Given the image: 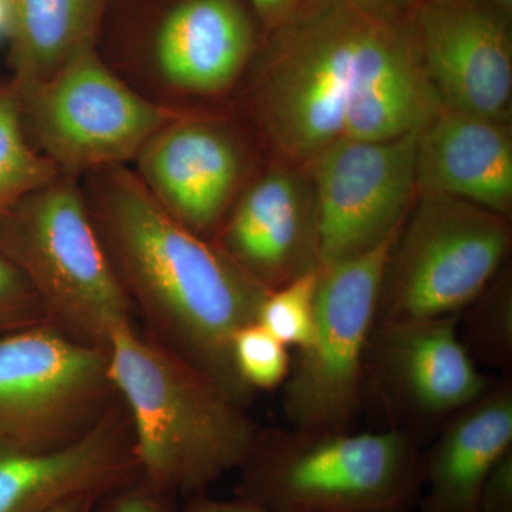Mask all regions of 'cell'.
Segmentation results:
<instances>
[{
    "mask_svg": "<svg viewBox=\"0 0 512 512\" xmlns=\"http://www.w3.org/2000/svg\"><path fill=\"white\" fill-rule=\"evenodd\" d=\"M441 110L394 0H309L276 26L255 87L259 126L295 163L417 133Z\"/></svg>",
    "mask_w": 512,
    "mask_h": 512,
    "instance_id": "cell-1",
    "label": "cell"
},
{
    "mask_svg": "<svg viewBox=\"0 0 512 512\" xmlns=\"http://www.w3.org/2000/svg\"><path fill=\"white\" fill-rule=\"evenodd\" d=\"M90 212L111 264L151 335L239 404L251 390L235 369V335L266 295L215 242L184 227L124 165L90 173Z\"/></svg>",
    "mask_w": 512,
    "mask_h": 512,
    "instance_id": "cell-2",
    "label": "cell"
},
{
    "mask_svg": "<svg viewBox=\"0 0 512 512\" xmlns=\"http://www.w3.org/2000/svg\"><path fill=\"white\" fill-rule=\"evenodd\" d=\"M107 356L147 483L192 495L239 470L259 429L220 384L134 325L113 332Z\"/></svg>",
    "mask_w": 512,
    "mask_h": 512,
    "instance_id": "cell-3",
    "label": "cell"
},
{
    "mask_svg": "<svg viewBox=\"0 0 512 512\" xmlns=\"http://www.w3.org/2000/svg\"><path fill=\"white\" fill-rule=\"evenodd\" d=\"M421 443L397 429L259 430L237 497L274 512L409 511L423 488Z\"/></svg>",
    "mask_w": 512,
    "mask_h": 512,
    "instance_id": "cell-4",
    "label": "cell"
},
{
    "mask_svg": "<svg viewBox=\"0 0 512 512\" xmlns=\"http://www.w3.org/2000/svg\"><path fill=\"white\" fill-rule=\"evenodd\" d=\"M0 251L18 266L47 323L107 350L133 325V303L111 264L76 178L59 174L0 215Z\"/></svg>",
    "mask_w": 512,
    "mask_h": 512,
    "instance_id": "cell-5",
    "label": "cell"
},
{
    "mask_svg": "<svg viewBox=\"0 0 512 512\" xmlns=\"http://www.w3.org/2000/svg\"><path fill=\"white\" fill-rule=\"evenodd\" d=\"M384 269L376 323L457 316L503 269L505 215L440 194L410 208Z\"/></svg>",
    "mask_w": 512,
    "mask_h": 512,
    "instance_id": "cell-6",
    "label": "cell"
},
{
    "mask_svg": "<svg viewBox=\"0 0 512 512\" xmlns=\"http://www.w3.org/2000/svg\"><path fill=\"white\" fill-rule=\"evenodd\" d=\"M397 234L366 254L319 266L312 340L298 350L284 384L289 426L350 430L365 407L367 348Z\"/></svg>",
    "mask_w": 512,
    "mask_h": 512,
    "instance_id": "cell-7",
    "label": "cell"
},
{
    "mask_svg": "<svg viewBox=\"0 0 512 512\" xmlns=\"http://www.w3.org/2000/svg\"><path fill=\"white\" fill-rule=\"evenodd\" d=\"M18 94L29 140L73 178L133 160L154 134L183 116L130 89L96 49Z\"/></svg>",
    "mask_w": 512,
    "mask_h": 512,
    "instance_id": "cell-8",
    "label": "cell"
},
{
    "mask_svg": "<svg viewBox=\"0 0 512 512\" xmlns=\"http://www.w3.org/2000/svg\"><path fill=\"white\" fill-rule=\"evenodd\" d=\"M117 397L106 349L49 323L0 336V446L47 450L72 443Z\"/></svg>",
    "mask_w": 512,
    "mask_h": 512,
    "instance_id": "cell-9",
    "label": "cell"
},
{
    "mask_svg": "<svg viewBox=\"0 0 512 512\" xmlns=\"http://www.w3.org/2000/svg\"><path fill=\"white\" fill-rule=\"evenodd\" d=\"M457 316L376 323L367 348L365 404L420 443L491 383L461 343Z\"/></svg>",
    "mask_w": 512,
    "mask_h": 512,
    "instance_id": "cell-10",
    "label": "cell"
},
{
    "mask_svg": "<svg viewBox=\"0 0 512 512\" xmlns=\"http://www.w3.org/2000/svg\"><path fill=\"white\" fill-rule=\"evenodd\" d=\"M417 134L339 141L312 161L320 268L366 254L400 231L417 190Z\"/></svg>",
    "mask_w": 512,
    "mask_h": 512,
    "instance_id": "cell-11",
    "label": "cell"
},
{
    "mask_svg": "<svg viewBox=\"0 0 512 512\" xmlns=\"http://www.w3.org/2000/svg\"><path fill=\"white\" fill-rule=\"evenodd\" d=\"M409 19L421 69L443 109L507 120L512 46L500 10L484 0H419Z\"/></svg>",
    "mask_w": 512,
    "mask_h": 512,
    "instance_id": "cell-12",
    "label": "cell"
},
{
    "mask_svg": "<svg viewBox=\"0 0 512 512\" xmlns=\"http://www.w3.org/2000/svg\"><path fill=\"white\" fill-rule=\"evenodd\" d=\"M138 178L171 215L201 237L220 228L241 181V148L220 124L183 114L137 154Z\"/></svg>",
    "mask_w": 512,
    "mask_h": 512,
    "instance_id": "cell-13",
    "label": "cell"
},
{
    "mask_svg": "<svg viewBox=\"0 0 512 512\" xmlns=\"http://www.w3.org/2000/svg\"><path fill=\"white\" fill-rule=\"evenodd\" d=\"M140 474L133 433L117 402L79 439L47 450L0 446V512H42L83 494H106Z\"/></svg>",
    "mask_w": 512,
    "mask_h": 512,
    "instance_id": "cell-14",
    "label": "cell"
},
{
    "mask_svg": "<svg viewBox=\"0 0 512 512\" xmlns=\"http://www.w3.org/2000/svg\"><path fill=\"white\" fill-rule=\"evenodd\" d=\"M215 245L265 292L316 268L315 205L298 178L275 170L235 202Z\"/></svg>",
    "mask_w": 512,
    "mask_h": 512,
    "instance_id": "cell-15",
    "label": "cell"
},
{
    "mask_svg": "<svg viewBox=\"0 0 512 512\" xmlns=\"http://www.w3.org/2000/svg\"><path fill=\"white\" fill-rule=\"evenodd\" d=\"M417 190L470 202L507 217L512 138L507 121L443 109L417 134Z\"/></svg>",
    "mask_w": 512,
    "mask_h": 512,
    "instance_id": "cell-16",
    "label": "cell"
},
{
    "mask_svg": "<svg viewBox=\"0 0 512 512\" xmlns=\"http://www.w3.org/2000/svg\"><path fill=\"white\" fill-rule=\"evenodd\" d=\"M254 45V25L238 0H181L158 26L153 63L171 89L214 96L237 82Z\"/></svg>",
    "mask_w": 512,
    "mask_h": 512,
    "instance_id": "cell-17",
    "label": "cell"
},
{
    "mask_svg": "<svg viewBox=\"0 0 512 512\" xmlns=\"http://www.w3.org/2000/svg\"><path fill=\"white\" fill-rule=\"evenodd\" d=\"M512 448V373L491 380L454 413L421 454L427 493L419 512H474L485 481Z\"/></svg>",
    "mask_w": 512,
    "mask_h": 512,
    "instance_id": "cell-18",
    "label": "cell"
},
{
    "mask_svg": "<svg viewBox=\"0 0 512 512\" xmlns=\"http://www.w3.org/2000/svg\"><path fill=\"white\" fill-rule=\"evenodd\" d=\"M12 84L22 93L94 49L107 0H6Z\"/></svg>",
    "mask_w": 512,
    "mask_h": 512,
    "instance_id": "cell-19",
    "label": "cell"
},
{
    "mask_svg": "<svg viewBox=\"0 0 512 512\" xmlns=\"http://www.w3.org/2000/svg\"><path fill=\"white\" fill-rule=\"evenodd\" d=\"M458 335L477 366L512 373V285L504 266L457 316Z\"/></svg>",
    "mask_w": 512,
    "mask_h": 512,
    "instance_id": "cell-20",
    "label": "cell"
},
{
    "mask_svg": "<svg viewBox=\"0 0 512 512\" xmlns=\"http://www.w3.org/2000/svg\"><path fill=\"white\" fill-rule=\"evenodd\" d=\"M59 174L29 140L15 87L0 86V215Z\"/></svg>",
    "mask_w": 512,
    "mask_h": 512,
    "instance_id": "cell-21",
    "label": "cell"
},
{
    "mask_svg": "<svg viewBox=\"0 0 512 512\" xmlns=\"http://www.w3.org/2000/svg\"><path fill=\"white\" fill-rule=\"evenodd\" d=\"M319 266L296 276L288 284L266 292L256 322L286 348L309 345L315 329Z\"/></svg>",
    "mask_w": 512,
    "mask_h": 512,
    "instance_id": "cell-22",
    "label": "cell"
},
{
    "mask_svg": "<svg viewBox=\"0 0 512 512\" xmlns=\"http://www.w3.org/2000/svg\"><path fill=\"white\" fill-rule=\"evenodd\" d=\"M235 369L251 392L284 386L291 372L289 348L258 322L239 330L232 342Z\"/></svg>",
    "mask_w": 512,
    "mask_h": 512,
    "instance_id": "cell-23",
    "label": "cell"
},
{
    "mask_svg": "<svg viewBox=\"0 0 512 512\" xmlns=\"http://www.w3.org/2000/svg\"><path fill=\"white\" fill-rule=\"evenodd\" d=\"M47 323L45 309L18 266L0 251V336Z\"/></svg>",
    "mask_w": 512,
    "mask_h": 512,
    "instance_id": "cell-24",
    "label": "cell"
},
{
    "mask_svg": "<svg viewBox=\"0 0 512 512\" xmlns=\"http://www.w3.org/2000/svg\"><path fill=\"white\" fill-rule=\"evenodd\" d=\"M175 494L158 490L138 474L97 501L93 512H175Z\"/></svg>",
    "mask_w": 512,
    "mask_h": 512,
    "instance_id": "cell-25",
    "label": "cell"
},
{
    "mask_svg": "<svg viewBox=\"0 0 512 512\" xmlns=\"http://www.w3.org/2000/svg\"><path fill=\"white\" fill-rule=\"evenodd\" d=\"M474 512H512V448L495 464Z\"/></svg>",
    "mask_w": 512,
    "mask_h": 512,
    "instance_id": "cell-26",
    "label": "cell"
},
{
    "mask_svg": "<svg viewBox=\"0 0 512 512\" xmlns=\"http://www.w3.org/2000/svg\"><path fill=\"white\" fill-rule=\"evenodd\" d=\"M188 497L190 498L185 503L183 512H274L238 497L232 501L217 500V498L210 497L205 491L188 495Z\"/></svg>",
    "mask_w": 512,
    "mask_h": 512,
    "instance_id": "cell-27",
    "label": "cell"
},
{
    "mask_svg": "<svg viewBox=\"0 0 512 512\" xmlns=\"http://www.w3.org/2000/svg\"><path fill=\"white\" fill-rule=\"evenodd\" d=\"M306 2L309 0H251L258 15L271 28H276Z\"/></svg>",
    "mask_w": 512,
    "mask_h": 512,
    "instance_id": "cell-28",
    "label": "cell"
},
{
    "mask_svg": "<svg viewBox=\"0 0 512 512\" xmlns=\"http://www.w3.org/2000/svg\"><path fill=\"white\" fill-rule=\"evenodd\" d=\"M104 494H83L77 497L70 498V500L63 501V503L55 505L42 512H93L96 508L97 501L103 497Z\"/></svg>",
    "mask_w": 512,
    "mask_h": 512,
    "instance_id": "cell-29",
    "label": "cell"
},
{
    "mask_svg": "<svg viewBox=\"0 0 512 512\" xmlns=\"http://www.w3.org/2000/svg\"><path fill=\"white\" fill-rule=\"evenodd\" d=\"M9 32V9L6 0H0V39L8 36Z\"/></svg>",
    "mask_w": 512,
    "mask_h": 512,
    "instance_id": "cell-30",
    "label": "cell"
},
{
    "mask_svg": "<svg viewBox=\"0 0 512 512\" xmlns=\"http://www.w3.org/2000/svg\"><path fill=\"white\" fill-rule=\"evenodd\" d=\"M484 2L497 10H503V12H507L512 6V0H484Z\"/></svg>",
    "mask_w": 512,
    "mask_h": 512,
    "instance_id": "cell-31",
    "label": "cell"
},
{
    "mask_svg": "<svg viewBox=\"0 0 512 512\" xmlns=\"http://www.w3.org/2000/svg\"><path fill=\"white\" fill-rule=\"evenodd\" d=\"M367 512H409V511H367Z\"/></svg>",
    "mask_w": 512,
    "mask_h": 512,
    "instance_id": "cell-32",
    "label": "cell"
}]
</instances>
